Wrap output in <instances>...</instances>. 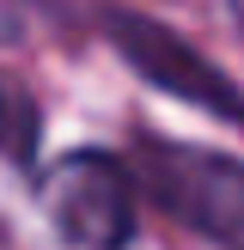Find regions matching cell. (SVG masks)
<instances>
[{
  "mask_svg": "<svg viewBox=\"0 0 244 250\" xmlns=\"http://www.w3.org/2000/svg\"><path fill=\"white\" fill-rule=\"evenodd\" d=\"M134 189H146L177 226L220 250H244V159L195 141H134Z\"/></svg>",
  "mask_w": 244,
  "mask_h": 250,
  "instance_id": "1",
  "label": "cell"
},
{
  "mask_svg": "<svg viewBox=\"0 0 244 250\" xmlns=\"http://www.w3.org/2000/svg\"><path fill=\"white\" fill-rule=\"evenodd\" d=\"M98 24H104V43L116 49L153 92L177 98V104L202 110V116L226 122V128H244V85L232 80L226 67H214L189 37H177L171 24L146 19V12H128V6H110Z\"/></svg>",
  "mask_w": 244,
  "mask_h": 250,
  "instance_id": "2",
  "label": "cell"
},
{
  "mask_svg": "<svg viewBox=\"0 0 244 250\" xmlns=\"http://www.w3.org/2000/svg\"><path fill=\"white\" fill-rule=\"evenodd\" d=\"M43 214L67 250H122L134 238V171L104 146H80L43 177Z\"/></svg>",
  "mask_w": 244,
  "mask_h": 250,
  "instance_id": "3",
  "label": "cell"
},
{
  "mask_svg": "<svg viewBox=\"0 0 244 250\" xmlns=\"http://www.w3.org/2000/svg\"><path fill=\"white\" fill-rule=\"evenodd\" d=\"M37 128H43V110H37L31 85L0 73V159L24 171L37 159Z\"/></svg>",
  "mask_w": 244,
  "mask_h": 250,
  "instance_id": "4",
  "label": "cell"
},
{
  "mask_svg": "<svg viewBox=\"0 0 244 250\" xmlns=\"http://www.w3.org/2000/svg\"><path fill=\"white\" fill-rule=\"evenodd\" d=\"M24 31H31V12L19 0H0V43H19Z\"/></svg>",
  "mask_w": 244,
  "mask_h": 250,
  "instance_id": "5",
  "label": "cell"
},
{
  "mask_svg": "<svg viewBox=\"0 0 244 250\" xmlns=\"http://www.w3.org/2000/svg\"><path fill=\"white\" fill-rule=\"evenodd\" d=\"M226 12H232V31L244 37V0H226Z\"/></svg>",
  "mask_w": 244,
  "mask_h": 250,
  "instance_id": "6",
  "label": "cell"
}]
</instances>
